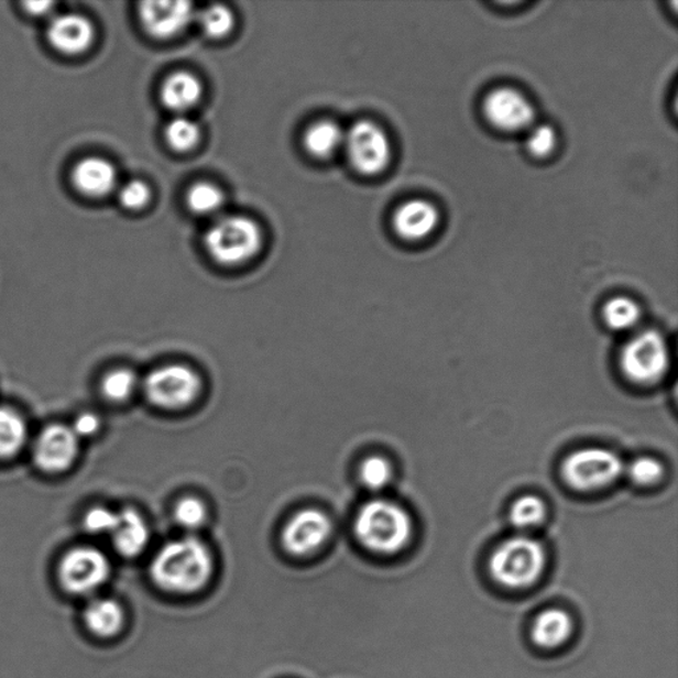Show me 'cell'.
I'll return each mask as SVG.
<instances>
[{"instance_id": "obj_1", "label": "cell", "mask_w": 678, "mask_h": 678, "mask_svg": "<svg viewBox=\"0 0 678 678\" xmlns=\"http://www.w3.org/2000/svg\"><path fill=\"white\" fill-rule=\"evenodd\" d=\"M150 573L163 590L177 593L198 591L211 578V553L197 538L173 540L156 553Z\"/></svg>"}, {"instance_id": "obj_2", "label": "cell", "mask_w": 678, "mask_h": 678, "mask_svg": "<svg viewBox=\"0 0 678 678\" xmlns=\"http://www.w3.org/2000/svg\"><path fill=\"white\" fill-rule=\"evenodd\" d=\"M354 533L368 550L390 556L402 551L409 544L414 524L406 508L393 501L380 499L369 501L360 508Z\"/></svg>"}, {"instance_id": "obj_3", "label": "cell", "mask_w": 678, "mask_h": 678, "mask_svg": "<svg viewBox=\"0 0 678 678\" xmlns=\"http://www.w3.org/2000/svg\"><path fill=\"white\" fill-rule=\"evenodd\" d=\"M545 566L543 544L524 534L505 539L489 560V570L495 582L512 590L526 589L536 583Z\"/></svg>"}, {"instance_id": "obj_4", "label": "cell", "mask_w": 678, "mask_h": 678, "mask_svg": "<svg viewBox=\"0 0 678 678\" xmlns=\"http://www.w3.org/2000/svg\"><path fill=\"white\" fill-rule=\"evenodd\" d=\"M205 245L215 262L238 265L256 256L262 250L263 232L256 221L250 218L227 215L208 228Z\"/></svg>"}, {"instance_id": "obj_5", "label": "cell", "mask_w": 678, "mask_h": 678, "mask_svg": "<svg viewBox=\"0 0 678 678\" xmlns=\"http://www.w3.org/2000/svg\"><path fill=\"white\" fill-rule=\"evenodd\" d=\"M624 468L623 460L610 449L587 447L567 456L560 472L566 484L576 491L592 492L614 484Z\"/></svg>"}, {"instance_id": "obj_6", "label": "cell", "mask_w": 678, "mask_h": 678, "mask_svg": "<svg viewBox=\"0 0 678 678\" xmlns=\"http://www.w3.org/2000/svg\"><path fill=\"white\" fill-rule=\"evenodd\" d=\"M669 348L657 330H643L630 339L621 351V368L637 384L660 382L669 369Z\"/></svg>"}, {"instance_id": "obj_7", "label": "cell", "mask_w": 678, "mask_h": 678, "mask_svg": "<svg viewBox=\"0 0 678 678\" xmlns=\"http://www.w3.org/2000/svg\"><path fill=\"white\" fill-rule=\"evenodd\" d=\"M143 391L150 403L163 409L187 407L200 394L201 381L195 371L185 364H167L155 369L143 382Z\"/></svg>"}, {"instance_id": "obj_8", "label": "cell", "mask_w": 678, "mask_h": 678, "mask_svg": "<svg viewBox=\"0 0 678 678\" xmlns=\"http://www.w3.org/2000/svg\"><path fill=\"white\" fill-rule=\"evenodd\" d=\"M343 146L358 173L376 175L391 162V143L384 130L371 121H358L345 133Z\"/></svg>"}, {"instance_id": "obj_9", "label": "cell", "mask_w": 678, "mask_h": 678, "mask_svg": "<svg viewBox=\"0 0 678 678\" xmlns=\"http://www.w3.org/2000/svg\"><path fill=\"white\" fill-rule=\"evenodd\" d=\"M110 573L109 560L94 547H76L68 551L58 566V579L65 591L87 595L103 583Z\"/></svg>"}, {"instance_id": "obj_10", "label": "cell", "mask_w": 678, "mask_h": 678, "mask_svg": "<svg viewBox=\"0 0 678 678\" xmlns=\"http://www.w3.org/2000/svg\"><path fill=\"white\" fill-rule=\"evenodd\" d=\"M482 110L486 120L502 132H524L536 121V109L525 95L513 88H497L485 97Z\"/></svg>"}, {"instance_id": "obj_11", "label": "cell", "mask_w": 678, "mask_h": 678, "mask_svg": "<svg viewBox=\"0 0 678 678\" xmlns=\"http://www.w3.org/2000/svg\"><path fill=\"white\" fill-rule=\"evenodd\" d=\"M332 532L331 521L318 508H303L285 525L282 540L292 556L304 557L326 544Z\"/></svg>"}, {"instance_id": "obj_12", "label": "cell", "mask_w": 678, "mask_h": 678, "mask_svg": "<svg viewBox=\"0 0 678 678\" xmlns=\"http://www.w3.org/2000/svg\"><path fill=\"white\" fill-rule=\"evenodd\" d=\"M78 453V438L72 428L54 424L39 434L34 460L47 473H61L74 464Z\"/></svg>"}, {"instance_id": "obj_13", "label": "cell", "mask_w": 678, "mask_h": 678, "mask_svg": "<svg viewBox=\"0 0 678 678\" xmlns=\"http://www.w3.org/2000/svg\"><path fill=\"white\" fill-rule=\"evenodd\" d=\"M140 19L150 36L172 39L197 19V12L190 2H143L140 4Z\"/></svg>"}, {"instance_id": "obj_14", "label": "cell", "mask_w": 678, "mask_h": 678, "mask_svg": "<svg viewBox=\"0 0 678 678\" xmlns=\"http://www.w3.org/2000/svg\"><path fill=\"white\" fill-rule=\"evenodd\" d=\"M47 39L62 54L80 55L94 43V24L80 14L57 15L48 24Z\"/></svg>"}, {"instance_id": "obj_15", "label": "cell", "mask_w": 678, "mask_h": 678, "mask_svg": "<svg viewBox=\"0 0 678 678\" xmlns=\"http://www.w3.org/2000/svg\"><path fill=\"white\" fill-rule=\"evenodd\" d=\"M438 208L427 200L415 199L402 205L394 215V230L404 240L420 241L439 225Z\"/></svg>"}, {"instance_id": "obj_16", "label": "cell", "mask_w": 678, "mask_h": 678, "mask_svg": "<svg viewBox=\"0 0 678 678\" xmlns=\"http://www.w3.org/2000/svg\"><path fill=\"white\" fill-rule=\"evenodd\" d=\"M72 184L87 197H107L116 188L117 170L100 156H88L77 162L72 170Z\"/></svg>"}, {"instance_id": "obj_17", "label": "cell", "mask_w": 678, "mask_h": 678, "mask_svg": "<svg viewBox=\"0 0 678 678\" xmlns=\"http://www.w3.org/2000/svg\"><path fill=\"white\" fill-rule=\"evenodd\" d=\"M117 551L123 557L140 556L149 544V526L145 518L134 508L119 513V524L112 533Z\"/></svg>"}, {"instance_id": "obj_18", "label": "cell", "mask_w": 678, "mask_h": 678, "mask_svg": "<svg viewBox=\"0 0 678 678\" xmlns=\"http://www.w3.org/2000/svg\"><path fill=\"white\" fill-rule=\"evenodd\" d=\"M204 87L197 76L188 72H178L166 78L161 88V100L174 112H186L197 106L201 99Z\"/></svg>"}, {"instance_id": "obj_19", "label": "cell", "mask_w": 678, "mask_h": 678, "mask_svg": "<svg viewBox=\"0 0 678 678\" xmlns=\"http://www.w3.org/2000/svg\"><path fill=\"white\" fill-rule=\"evenodd\" d=\"M572 632L571 617L559 609H549L536 617L532 627L534 644L545 649H554L569 641Z\"/></svg>"}, {"instance_id": "obj_20", "label": "cell", "mask_w": 678, "mask_h": 678, "mask_svg": "<svg viewBox=\"0 0 678 678\" xmlns=\"http://www.w3.org/2000/svg\"><path fill=\"white\" fill-rule=\"evenodd\" d=\"M84 622L94 635L108 638L119 634L125 615L121 605L112 599H96L85 609Z\"/></svg>"}, {"instance_id": "obj_21", "label": "cell", "mask_w": 678, "mask_h": 678, "mask_svg": "<svg viewBox=\"0 0 678 678\" xmlns=\"http://www.w3.org/2000/svg\"><path fill=\"white\" fill-rule=\"evenodd\" d=\"M345 132L336 122L324 120L313 123L304 136L305 149L316 158H329L343 146Z\"/></svg>"}, {"instance_id": "obj_22", "label": "cell", "mask_w": 678, "mask_h": 678, "mask_svg": "<svg viewBox=\"0 0 678 678\" xmlns=\"http://www.w3.org/2000/svg\"><path fill=\"white\" fill-rule=\"evenodd\" d=\"M28 440L23 417L10 408L0 407V459H10L22 451Z\"/></svg>"}, {"instance_id": "obj_23", "label": "cell", "mask_w": 678, "mask_h": 678, "mask_svg": "<svg viewBox=\"0 0 678 678\" xmlns=\"http://www.w3.org/2000/svg\"><path fill=\"white\" fill-rule=\"evenodd\" d=\"M603 319L610 329L625 331L641 322L642 309L634 299L619 296L609 299L603 308Z\"/></svg>"}, {"instance_id": "obj_24", "label": "cell", "mask_w": 678, "mask_h": 678, "mask_svg": "<svg viewBox=\"0 0 678 678\" xmlns=\"http://www.w3.org/2000/svg\"><path fill=\"white\" fill-rule=\"evenodd\" d=\"M546 505L537 495L526 494L513 502L508 520L518 531H532L546 518Z\"/></svg>"}, {"instance_id": "obj_25", "label": "cell", "mask_w": 678, "mask_h": 678, "mask_svg": "<svg viewBox=\"0 0 678 678\" xmlns=\"http://www.w3.org/2000/svg\"><path fill=\"white\" fill-rule=\"evenodd\" d=\"M187 205L195 214L212 215L225 205V195L219 187L201 182L187 193Z\"/></svg>"}, {"instance_id": "obj_26", "label": "cell", "mask_w": 678, "mask_h": 678, "mask_svg": "<svg viewBox=\"0 0 678 678\" xmlns=\"http://www.w3.org/2000/svg\"><path fill=\"white\" fill-rule=\"evenodd\" d=\"M166 141L177 152H188L198 145L200 129L197 122L187 117H177L170 121L165 130Z\"/></svg>"}, {"instance_id": "obj_27", "label": "cell", "mask_w": 678, "mask_h": 678, "mask_svg": "<svg viewBox=\"0 0 678 678\" xmlns=\"http://www.w3.org/2000/svg\"><path fill=\"white\" fill-rule=\"evenodd\" d=\"M360 479L370 491H382L393 480V467L382 456H370L362 462Z\"/></svg>"}, {"instance_id": "obj_28", "label": "cell", "mask_w": 678, "mask_h": 678, "mask_svg": "<svg viewBox=\"0 0 678 678\" xmlns=\"http://www.w3.org/2000/svg\"><path fill=\"white\" fill-rule=\"evenodd\" d=\"M136 387V376L132 370L119 369L103 378L101 390L103 396L112 402L128 401Z\"/></svg>"}, {"instance_id": "obj_29", "label": "cell", "mask_w": 678, "mask_h": 678, "mask_svg": "<svg viewBox=\"0 0 678 678\" xmlns=\"http://www.w3.org/2000/svg\"><path fill=\"white\" fill-rule=\"evenodd\" d=\"M197 18L205 34L214 39L225 37L233 29V14L225 6H210Z\"/></svg>"}, {"instance_id": "obj_30", "label": "cell", "mask_w": 678, "mask_h": 678, "mask_svg": "<svg viewBox=\"0 0 678 678\" xmlns=\"http://www.w3.org/2000/svg\"><path fill=\"white\" fill-rule=\"evenodd\" d=\"M624 472L627 473L628 479L635 485L650 486L663 479L664 466L657 459L650 458V456H642V458L631 461L624 468Z\"/></svg>"}, {"instance_id": "obj_31", "label": "cell", "mask_w": 678, "mask_h": 678, "mask_svg": "<svg viewBox=\"0 0 678 678\" xmlns=\"http://www.w3.org/2000/svg\"><path fill=\"white\" fill-rule=\"evenodd\" d=\"M175 521L185 529H198L207 521V507L204 502L195 497L181 500L175 506Z\"/></svg>"}, {"instance_id": "obj_32", "label": "cell", "mask_w": 678, "mask_h": 678, "mask_svg": "<svg viewBox=\"0 0 678 678\" xmlns=\"http://www.w3.org/2000/svg\"><path fill=\"white\" fill-rule=\"evenodd\" d=\"M557 133L550 125H538L529 129L526 136V149L537 158H546L557 146Z\"/></svg>"}, {"instance_id": "obj_33", "label": "cell", "mask_w": 678, "mask_h": 678, "mask_svg": "<svg viewBox=\"0 0 678 678\" xmlns=\"http://www.w3.org/2000/svg\"><path fill=\"white\" fill-rule=\"evenodd\" d=\"M119 524V513L109 511L107 507H94L84 518V526L89 533L112 534Z\"/></svg>"}, {"instance_id": "obj_34", "label": "cell", "mask_w": 678, "mask_h": 678, "mask_svg": "<svg viewBox=\"0 0 678 678\" xmlns=\"http://www.w3.org/2000/svg\"><path fill=\"white\" fill-rule=\"evenodd\" d=\"M120 204L128 210H140L150 199V188L141 181H130L119 192Z\"/></svg>"}, {"instance_id": "obj_35", "label": "cell", "mask_w": 678, "mask_h": 678, "mask_svg": "<svg viewBox=\"0 0 678 678\" xmlns=\"http://www.w3.org/2000/svg\"><path fill=\"white\" fill-rule=\"evenodd\" d=\"M99 416L92 413H85L77 417L74 427H72V431L75 433L77 438H88V436H92L99 431Z\"/></svg>"}, {"instance_id": "obj_36", "label": "cell", "mask_w": 678, "mask_h": 678, "mask_svg": "<svg viewBox=\"0 0 678 678\" xmlns=\"http://www.w3.org/2000/svg\"><path fill=\"white\" fill-rule=\"evenodd\" d=\"M25 9L30 12V14L34 15H44L50 12V10L54 9V3L50 2H32L25 3Z\"/></svg>"}]
</instances>
